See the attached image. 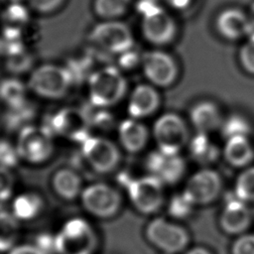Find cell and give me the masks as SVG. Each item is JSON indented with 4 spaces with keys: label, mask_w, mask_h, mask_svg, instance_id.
Segmentation results:
<instances>
[{
    "label": "cell",
    "mask_w": 254,
    "mask_h": 254,
    "mask_svg": "<svg viewBox=\"0 0 254 254\" xmlns=\"http://www.w3.org/2000/svg\"><path fill=\"white\" fill-rule=\"evenodd\" d=\"M15 178L11 170L0 167V202L8 200L14 190Z\"/></svg>",
    "instance_id": "obj_35"
},
{
    "label": "cell",
    "mask_w": 254,
    "mask_h": 254,
    "mask_svg": "<svg viewBox=\"0 0 254 254\" xmlns=\"http://www.w3.org/2000/svg\"><path fill=\"white\" fill-rule=\"evenodd\" d=\"M29 20V10L28 8L19 3L8 4L3 12V21L7 27L20 28L25 25Z\"/></svg>",
    "instance_id": "obj_32"
},
{
    "label": "cell",
    "mask_w": 254,
    "mask_h": 254,
    "mask_svg": "<svg viewBox=\"0 0 254 254\" xmlns=\"http://www.w3.org/2000/svg\"><path fill=\"white\" fill-rule=\"evenodd\" d=\"M147 240L164 254H180L189 248V231L172 220L164 217L152 219L145 228Z\"/></svg>",
    "instance_id": "obj_3"
},
{
    "label": "cell",
    "mask_w": 254,
    "mask_h": 254,
    "mask_svg": "<svg viewBox=\"0 0 254 254\" xmlns=\"http://www.w3.org/2000/svg\"><path fill=\"white\" fill-rule=\"evenodd\" d=\"M247 37H248V40L254 41V23H252V22H250L249 29L247 32Z\"/></svg>",
    "instance_id": "obj_46"
},
{
    "label": "cell",
    "mask_w": 254,
    "mask_h": 254,
    "mask_svg": "<svg viewBox=\"0 0 254 254\" xmlns=\"http://www.w3.org/2000/svg\"><path fill=\"white\" fill-rule=\"evenodd\" d=\"M195 205L188 197V195L182 191L175 194L168 203V213L174 219H186L191 215Z\"/></svg>",
    "instance_id": "obj_31"
},
{
    "label": "cell",
    "mask_w": 254,
    "mask_h": 254,
    "mask_svg": "<svg viewBox=\"0 0 254 254\" xmlns=\"http://www.w3.org/2000/svg\"><path fill=\"white\" fill-rule=\"evenodd\" d=\"M223 156L228 164L236 168H246L254 160V147L248 136L225 140Z\"/></svg>",
    "instance_id": "obj_21"
},
{
    "label": "cell",
    "mask_w": 254,
    "mask_h": 254,
    "mask_svg": "<svg viewBox=\"0 0 254 254\" xmlns=\"http://www.w3.org/2000/svg\"><path fill=\"white\" fill-rule=\"evenodd\" d=\"M253 214H254V211H253Z\"/></svg>",
    "instance_id": "obj_49"
},
{
    "label": "cell",
    "mask_w": 254,
    "mask_h": 254,
    "mask_svg": "<svg viewBox=\"0 0 254 254\" xmlns=\"http://www.w3.org/2000/svg\"><path fill=\"white\" fill-rule=\"evenodd\" d=\"M80 199L84 209L99 218L114 216L122 205V196L118 190L104 183H95L84 188Z\"/></svg>",
    "instance_id": "obj_8"
},
{
    "label": "cell",
    "mask_w": 254,
    "mask_h": 254,
    "mask_svg": "<svg viewBox=\"0 0 254 254\" xmlns=\"http://www.w3.org/2000/svg\"><path fill=\"white\" fill-rule=\"evenodd\" d=\"M146 167L150 175L158 178L164 185L177 184L184 177L187 168L180 154H165L160 150L148 155Z\"/></svg>",
    "instance_id": "obj_16"
},
{
    "label": "cell",
    "mask_w": 254,
    "mask_h": 254,
    "mask_svg": "<svg viewBox=\"0 0 254 254\" xmlns=\"http://www.w3.org/2000/svg\"><path fill=\"white\" fill-rule=\"evenodd\" d=\"M87 85L91 105L100 108L117 104L127 91L126 78L115 66H104L92 71L88 76Z\"/></svg>",
    "instance_id": "obj_1"
},
{
    "label": "cell",
    "mask_w": 254,
    "mask_h": 254,
    "mask_svg": "<svg viewBox=\"0 0 254 254\" xmlns=\"http://www.w3.org/2000/svg\"><path fill=\"white\" fill-rule=\"evenodd\" d=\"M9 254H43L35 245L25 244V245H19L16 247H13Z\"/></svg>",
    "instance_id": "obj_42"
},
{
    "label": "cell",
    "mask_w": 254,
    "mask_h": 254,
    "mask_svg": "<svg viewBox=\"0 0 254 254\" xmlns=\"http://www.w3.org/2000/svg\"><path fill=\"white\" fill-rule=\"evenodd\" d=\"M43 254H53L56 252V236L50 233L38 234L34 244Z\"/></svg>",
    "instance_id": "obj_39"
},
{
    "label": "cell",
    "mask_w": 254,
    "mask_h": 254,
    "mask_svg": "<svg viewBox=\"0 0 254 254\" xmlns=\"http://www.w3.org/2000/svg\"><path fill=\"white\" fill-rule=\"evenodd\" d=\"M119 65L123 68H133L136 66L139 63H141V57L135 53L134 51L129 50L127 52H124L119 55Z\"/></svg>",
    "instance_id": "obj_40"
},
{
    "label": "cell",
    "mask_w": 254,
    "mask_h": 254,
    "mask_svg": "<svg viewBox=\"0 0 254 254\" xmlns=\"http://www.w3.org/2000/svg\"><path fill=\"white\" fill-rule=\"evenodd\" d=\"M141 64L144 75L154 86H170L178 77L177 62L166 52L155 50L144 53L141 56Z\"/></svg>",
    "instance_id": "obj_11"
},
{
    "label": "cell",
    "mask_w": 254,
    "mask_h": 254,
    "mask_svg": "<svg viewBox=\"0 0 254 254\" xmlns=\"http://www.w3.org/2000/svg\"><path fill=\"white\" fill-rule=\"evenodd\" d=\"M32 64L31 57L26 52H21L7 57L6 66L12 72H23L29 68Z\"/></svg>",
    "instance_id": "obj_37"
},
{
    "label": "cell",
    "mask_w": 254,
    "mask_h": 254,
    "mask_svg": "<svg viewBox=\"0 0 254 254\" xmlns=\"http://www.w3.org/2000/svg\"><path fill=\"white\" fill-rule=\"evenodd\" d=\"M19 224L13 213L0 210V252L10 251L18 239Z\"/></svg>",
    "instance_id": "obj_26"
},
{
    "label": "cell",
    "mask_w": 254,
    "mask_h": 254,
    "mask_svg": "<svg viewBox=\"0 0 254 254\" xmlns=\"http://www.w3.org/2000/svg\"><path fill=\"white\" fill-rule=\"evenodd\" d=\"M222 190V181L219 174L210 169H201L188 180L184 192L195 206L212 203Z\"/></svg>",
    "instance_id": "obj_13"
},
{
    "label": "cell",
    "mask_w": 254,
    "mask_h": 254,
    "mask_svg": "<svg viewBox=\"0 0 254 254\" xmlns=\"http://www.w3.org/2000/svg\"><path fill=\"white\" fill-rule=\"evenodd\" d=\"M153 137L158 150L165 154H180L190 139L186 121L176 113H165L155 121Z\"/></svg>",
    "instance_id": "obj_6"
},
{
    "label": "cell",
    "mask_w": 254,
    "mask_h": 254,
    "mask_svg": "<svg viewBox=\"0 0 254 254\" xmlns=\"http://www.w3.org/2000/svg\"><path fill=\"white\" fill-rule=\"evenodd\" d=\"M250 20L248 14L237 8L221 11L215 20V28L224 39L235 41L247 36Z\"/></svg>",
    "instance_id": "obj_18"
},
{
    "label": "cell",
    "mask_w": 254,
    "mask_h": 254,
    "mask_svg": "<svg viewBox=\"0 0 254 254\" xmlns=\"http://www.w3.org/2000/svg\"><path fill=\"white\" fill-rule=\"evenodd\" d=\"M118 138L120 145L129 153L141 152L149 140L147 127L134 118L123 120L118 127Z\"/></svg>",
    "instance_id": "obj_20"
},
{
    "label": "cell",
    "mask_w": 254,
    "mask_h": 254,
    "mask_svg": "<svg viewBox=\"0 0 254 254\" xmlns=\"http://www.w3.org/2000/svg\"><path fill=\"white\" fill-rule=\"evenodd\" d=\"M190 119L197 133L209 134L216 129H220L224 118L214 102L202 100L191 107Z\"/></svg>",
    "instance_id": "obj_19"
},
{
    "label": "cell",
    "mask_w": 254,
    "mask_h": 254,
    "mask_svg": "<svg viewBox=\"0 0 254 254\" xmlns=\"http://www.w3.org/2000/svg\"><path fill=\"white\" fill-rule=\"evenodd\" d=\"M188 146L192 160L202 166L214 163L219 157V149L208 137V134L196 133L190 139Z\"/></svg>",
    "instance_id": "obj_23"
},
{
    "label": "cell",
    "mask_w": 254,
    "mask_h": 254,
    "mask_svg": "<svg viewBox=\"0 0 254 254\" xmlns=\"http://www.w3.org/2000/svg\"><path fill=\"white\" fill-rule=\"evenodd\" d=\"M52 186L56 193L65 200L76 198L82 191L80 176L70 169L58 170L53 176Z\"/></svg>",
    "instance_id": "obj_22"
},
{
    "label": "cell",
    "mask_w": 254,
    "mask_h": 254,
    "mask_svg": "<svg viewBox=\"0 0 254 254\" xmlns=\"http://www.w3.org/2000/svg\"><path fill=\"white\" fill-rule=\"evenodd\" d=\"M220 130L222 136L226 140L233 137H249L251 132V126L244 116L239 114H232L229 115L227 118L223 119Z\"/></svg>",
    "instance_id": "obj_30"
},
{
    "label": "cell",
    "mask_w": 254,
    "mask_h": 254,
    "mask_svg": "<svg viewBox=\"0 0 254 254\" xmlns=\"http://www.w3.org/2000/svg\"><path fill=\"white\" fill-rule=\"evenodd\" d=\"M16 148L20 159L30 164H43L53 155V132L47 126L29 124L18 132Z\"/></svg>",
    "instance_id": "obj_4"
},
{
    "label": "cell",
    "mask_w": 254,
    "mask_h": 254,
    "mask_svg": "<svg viewBox=\"0 0 254 254\" xmlns=\"http://www.w3.org/2000/svg\"><path fill=\"white\" fill-rule=\"evenodd\" d=\"M27 87L14 77L0 81V100L7 108L20 107L27 103Z\"/></svg>",
    "instance_id": "obj_25"
},
{
    "label": "cell",
    "mask_w": 254,
    "mask_h": 254,
    "mask_svg": "<svg viewBox=\"0 0 254 254\" xmlns=\"http://www.w3.org/2000/svg\"><path fill=\"white\" fill-rule=\"evenodd\" d=\"M183 254H213L211 250L204 246H193L191 248H188Z\"/></svg>",
    "instance_id": "obj_45"
},
{
    "label": "cell",
    "mask_w": 254,
    "mask_h": 254,
    "mask_svg": "<svg viewBox=\"0 0 254 254\" xmlns=\"http://www.w3.org/2000/svg\"><path fill=\"white\" fill-rule=\"evenodd\" d=\"M233 193L225 201L218 217V225L222 232L227 235L238 236L249 229L254 214L247 205Z\"/></svg>",
    "instance_id": "obj_15"
},
{
    "label": "cell",
    "mask_w": 254,
    "mask_h": 254,
    "mask_svg": "<svg viewBox=\"0 0 254 254\" xmlns=\"http://www.w3.org/2000/svg\"><path fill=\"white\" fill-rule=\"evenodd\" d=\"M233 193L240 200L254 203V166L246 167L237 177Z\"/></svg>",
    "instance_id": "obj_29"
},
{
    "label": "cell",
    "mask_w": 254,
    "mask_h": 254,
    "mask_svg": "<svg viewBox=\"0 0 254 254\" xmlns=\"http://www.w3.org/2000/svg\"><path fill=\"white\" fill-rule=\"evenodd\" d=\"M192 1L193 0H164L166 4L175 10H186L191 5Z\"/></svg>",
    "instance_id": "obj_44"
},
{
    "label": "cell",
    "mask_w": 254,
    "mask_h": 254,
    "mask_svg": "<svg viewBox=\"0 0 254 254\" xmlns=\"http://www.w3.org/2000/svg\"><path fill=\"white\" fill-rule=\"evenodd\" d=\"M165 185L153 175L133 179L126 188L134 207L143 214L159 211L165 203Z\"/></svg>",
    "instance_id": "obj_7"
},
{
    "label": "cell",
    "mask_w": 254,
    "mask_h": 254,
    "mask_svg": "<svg viewBox=\"0 0 254 254\" xmlns=\"http://www.w3.org/2000/svg\"><path fill=\"white\" fill-rule=\"evenodd\" d=\"M28 6L40 14H50L57 11L64 0H26Z\"/></svg>",
    "instance_id": "obj_38"
},
{
    "label": "cell",
    "mask_w": 254,
    "mask_h": 254,
    "mask_svg": "<svg viewBox=\"0 0 254 254\" xmlns=\"http://www.w3.org/2000/svg\"><path fill=\"white\" fill-rule=\"evenodd\" d=\"M141 30L143 37L156 46L168 45L177 35L174 18L160 5L142 15Z\"/></svg>",
    "instance_id": "obj_14"
},
{
    "label": "cell",
    "mask_w": 254,
    "mask_h": 254,
    "mask_svg": "<svg viewBox=\"0 0 254 254\" xmlns=\"http://www.w3.org/2000/svg\"><path fill=\"white\" fill-rule=\"evenodd\" d=\"M44 201L38 193L25 192L15 197L12 203V213L18 220L35 218L43 209Z\"/></svg>",
    "instance_id": "obj_24"
},
{
    "label": "cell",
    "mask_w": 254,
    "mask_h": 254,
    "mask_svg": "<svg viewBox=\"0 0 254 254\" xmlns=\"http://www.w3.org/2000/svg\"><path fill=\"white\" fill-rule=\"evenodd\" d=\"M34 116V107L27 102L20 107L8 108L4 115V124L9 130H21L23 127L30 124Z\"/></svg>",
    "instance_id": "obj_28"
},
{
    "label": "cell",
    "mask_w": 254,
    "mask_h": 254,
    "mask_svg": "<svg viewBox=\"0 0 254 254\" xmlns=\"http://www.w3.org/2000/svg\"><path fill=\"white\" fill-rule=\"evenodd\" d=\"M160 103V94L154 85L138 84L130 94L128 113L134 119L145 118L155 113Z\"/></svg>",
    "instance_id": "obj_17"
},
{
    "label": "cell",
    "mask_w": 254,
    "mask_h": 254,
    "mask_svg": "<svg viewBox=\"0 0 254 254\" xmlns=\"http://www.w3.org/2000/svg\"><path fill=\"white\" fill-rule=\"evenodd\" d=\"M231 254H254V233L245 232L236 236L231 244Z\"/></svg>",
    "instance_id": "obj_34"
},
{
    "label": "cell",
    "mask_w": 254,
    "mask_h": 254,
    "mask_svg": "<svg viewBox=\"0 0 254 254\" xmlns=\"http://www.w3.org/2000/svg\"><path fill=\"white\" fill-rule=\"evenodd\" d=\"M55 236L58 254H93L97 244L90 224L82 218L69 219Z\"/></svg>",
    "instance_id": "obj_5"
},
{
    "label": "cell",
    "mask_w": 254,
    "mask_h": 254,
    "mask_svg": "<svg viewBox=\"0 0 254 254\" xmlns=\"http://www.w3.org/2000/svg\"><path fill=\"white\" fill-rule=\"evenodd\" d=\"M90 122L85 112L75 107H64L57 111L47 126L53 134L64 136L70 140L80 142L89 137Z\"/></svg>",
    "instance_id": "obj_12"
},
{
    "label": "cell",
    "mask_w": 254,
    "mask_h": 254,
    "mask_svg": "<svg viewBox=\"0 0 254 254\" xmlns=\"http://www.w3.org/2000/svg\"><path fill=\"white\" fill-rule=\"evenodd\" d=\"M20 160L16 145L5 139H0V167L14 168Z\"/></svg>",
    "instance_id": "obj_33"
},
{
    "label": "cell",
    "mask_w": 254,
    "mask_h": 254,
    "mask_svg": "<svg viewBox=\"0 0 254 254\" xmlns=\"http://www.w3.org/2000/svg\"><path fill=\"white\" fill-rule=\"evenodd\" d=\"M81 154L87 164L99 174L114 171L121 159L118 147L109 139L100 136H89L81 143Z\"/></svg>",
    "instance_id": "obj_10"
},
{
    "label": "cell",
    "mask_w": 254,
    "mask_h": 254,
    "mask_svg": "<svg viewBox=\"0 0 254 254\" xmlns=\"http://www.w3.org/2000/svg\"><path fill=\"white\" fill-rule=\"evenodd\" d=\"M238 58L242 68L249 74L254 75V41L248 40L241 46Z\"/></svg>",
    "instance_id": "obj_36"
},
{
    "label": "cell",
    "mask_w": 254,
    "mask_h": 254,
    "mask_svg": "<svg viewBox=\"0 0 254 254\" xmlns=\"http://www.w3.org/2000/svg\"><path fill=\"white\" fill-rule=\"evenodd\" d=\"M132 0H94V13L103 20H117L128 10Z\"/></svg>",
    "instance_id": "obj_27"
},
{
    "label": "cell",
    "mask_w": 254,
    "mask_h": 254,
    "mask_svg": "<svg viewBox=\"0 0 254 254\" xmlns=\"http://www.w3.org/2000/svg\"><path fill=\"white\" fill-rule=\"evenodd\" d=\"M90 40L103 51L118 55L131 50L134 45L129 27L118 20H104L95 25Z\"/></svg>",
    "instance_id": "obj_9"
},
{
    "label": "cell",
    "mask_w": 254,
    "mask_h": 254,
    "mask_svg": "<svg viewBox=\"0 0 254 254\" xmlns=\"http://www.w3.org/2000/svg\"><path fill=\"white\" fill-rule=\"evenodd\" d=\"M248 17H249L250 22L254 23V2H253L252 5L250 6V10H249V13H248Z\"/></svg>",
    "instance_id": "obj_47"
},
{
    "label": "cell",
    "mask_w": 254,
    "mask_h": 254,
    "mask_svg": "<svg viewBox=\"0 0 254 254\" xmlns=\"http://www.w3.org/2000/svg\"><path fill=\"white\" fill-rule=\"evenodd\" d=\"M104 109L105 108H101V110L98 111L97 113H95V115H93V116H88L86 114L90 124H94L95 126L103 128V129L109 127L112 124V122H113L112 116L109 113H107Z\"/></svg>",
    "instance_id": "obj_41"
},
{
    "label": "cell",
    "mask_w": 254,
    "mask_h": 254,
    "mask_svg": "<svg viewBox=\"0 0 254 254\" xmlns=\"http://www.w3.org/2000/svg\"><path fill=\"white\" fill-rule=\"evenodd\" d=\"M1 1H4L8 4H12V3H19V2H22V0H1Z\"/></svg>",
    "instance_id": "obj_48"
},
{
    "label": "cell",
    "mask_w": 254,
    "mask_h": 254,
    "mask_svg": "<svg viewBox=\"0 0 254 254\" xmlns=\"http://www.w3.org/2000/svg\"><path fill=\"white\" fill-rule=\"evenodd\" d=\"M73 79L66 67L43 64L35 68L29 76L27 87L45 99H60L69 91Z\"/></svg>",
    "instance_id": "obj_2"
},
{
    "label": "cell",
    "mask_w": 254,
    "mask_h": 254,
    "mask_svg": "<svg viewBox=\"0 0 254 254\" xmlns=\"http://www.w3.org/2000/svg\"><path fill=\"white\" fill-rule=\"evenodd\" d=\"M160 6L159 0H138L137 2V11L143 15L148 11Z\"/></svg>",
    "instance_id": "obj_43"
}]
</instances>
